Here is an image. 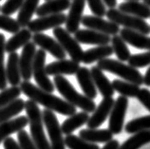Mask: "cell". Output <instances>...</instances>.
Returning a JSON list of instances; mask_svg holds the SVG:
<instances>
[{
	"label": "cell",
	"instance_id": "obj_1",
	"mask_svg": "<svg viewBox=\"0 0 150 149\" xmlns=\"http://www.w3.org/2000/svg\"><path fill=\"white\" fill-rule=\"evenodd\" d=\"M20 88L22 92L30 100L43 105L46 108L59 113V114L71 116L76 113V107L61 98L52 95L50 92L36 87L29 81L24 80V82H21Z\"/></svg>",
	"mask_w": 150,
	"mask_h": 149
},
{
	"label": "cell",
	"instance_id": "obj_2",
	"mask_svg": "<svg viewBox=\"0 0 150 149\" xmlns=\"http://www.w3.org/2000/svg\"><path fill=\"white\" fill-rule=\"evenodd\" d=\"M25 110L29 119L30 130L35 145L38 149H51L50 144L46 138L44 132V121H43L42 112L40 111L37 103L33 100L25 102Z\"/></svg>",
	"mask_w": 150,
	"mask_h": 149
},
{
	"label": "cell",
	"instance_id": "obj_3",
	"mask_svg": "<svg viewBox=\"0 0 150 149\" xmlns=\"http://www.w3.org/2000/svg\"><path fill=\"white\" fill-rule=\"evenodd\" d=\"M53 82L58 92L69 104H71L76 107L81 108L83 111H86L88 113L93 112L96 109V104L94 103L93 100L76 91V89L69 83V81L63 75L54 76Z\"/></svg>",
	"mask_w": 150,
	"mask_h": 149
},
{
	"label": "cell",
	"instance_id": "obj_4",
	"mask_svg": "<svg viewBox=\"0 0 150 149\" xmlns=\"http://www.w3.org/2000/svg\"><path fill=\"white\" fill-rule=\"evenodd\" d=\"M97 66L102 70L108 71L112 74L121 77L125 81L131 82L133 84L141 85L144 84V76L137 68L129 65L124 64L122 61H117L114 59L104 58L97 61Z\"/></svg>",
	"mask_w": 150,
	"mask_h": 149
},
{
	"label": "cell",
	"instance_id": "obj_5",
	"mask_svg": "<svg viewBox=\"0 0 150 149\" xmlns=\"http://www.w3.org/2000/svg\"><path fill=\"white\" fill-rule=\"evenodd\" d=\"M105 16L108 20L115 22L116 24L123 26L126 29L140 31L147 35L150 33V26L144 21V19L123 13L119 9L117 10L115 8H109V10L106 11Z\"/></svg>",
	"mask_w": 150,
	"mask_h": 149
},
{
	"label": "cell",
	"instance_id": "obj_6",
	"mask_svg": "<svg viewBox=\"0 0 150 149\" xmlns=\"http://www.w3.org/2000/svg\"><path fill=\"white\" fill-rule=\"evenodd\" d=\"M46 57L47 53L44 49L36 50L33 64V75L39 88L52 93L55 89V85L50 81L46 71Z\"/></svg>",
	"mask_w": 150,
	"mask_h": 149
},
{
	"label": "cell",
	"instance_id": "obj_7",
	"mask_svg": "<svg viewBox=\"0 0 150 149\" xmlns=\"http://www.w3.org/2000/svg\"><path fill=\"white\" fill-rule=\"evenodd\" d=\"M43 121L48 130L51 149H66L65 139L63 138V131L59 124L57 117L52 110L46 108L42 111Z\"/></svg>",
	"mask_w": 150,
	"mask_h": 149
},
{
	"label": "cell",
	"instance_id": "obj_8",
	"mask_svg": "<svg viewBox=\"0 0 150 149\" xmlns=\"http://www.w3.org/2000/svg\"><path fill=\"white\" fill-rule=\"evenodd\" d=\"M52 32L56 40L60 43L63 49L66 50V52L70 56V58L78 63L82 62L84 50L82 49L76 39L73 38L66 29H63L61 27L54 28Z\"/></svg>",
	"mask_w": 150,
	"mask_h": 149
},
{
	"label": "cell",
	"instance_id": "obj_9",
	"mask_svg": "<svg viewBox=\"0 0 150 149\" xmlns=\"http://www.w3.org/2000/svg\"><path fill=\"white\" fill-rule=\"evenodd\" d=\"M128 107V100L127 97L120 96L117 98V100L114 103L112 110L110 112L108 129L113 133V135L120 134L123 131L124 128V121L125 113Z\"/></svg>",
	"mask_w": 150,
	"mask_h": 149
},
{
	"label": "cell",
	"instance_id": "obj_10",
	"mask_svg": "<svg viewBox=\"0 0 150 149\" xmlns=\"http://www.w3.org/2000/svg\"><path fill=\"white\" fill-rule=\"evenodd\" d=\"M67 15L65 13H59L50 15H45V16H39V18L30 20L28 24V29L31 32L37 33L42 32L44 30H48L50 29L60 27L62 24L66 23Z\"/></svg>",
	"mask_w": 150,
	"mask_h": 149
},
{
	"label": "cell",
	"instance_id": "obj_11",
	"mask_svg": "<svg viewBox=\"0 0 150 149\" xmlns=\"http://www.w3.org/2000/svg\"><path fill=\"white\" fill-rule=\"evenodd\" d=\"M82 25L86 28L105 33L110 36L120 32V27L113 21H108L97 15H85L82 18Z\"/></svg>",
	"mask_w": 150,
	"mask_h": 149
},
{
	"label": "cell",
	"instance_id": "obj_12",
	"mask_svg": "<svg viewBox=\"0 0 150 149\" xmlns=\"http://www.w3.org/2000/svg\"><path fill=\"white\" fill-rule=\"evenodd\" d=\"M33 42L39 46L45 52H48L58 60L66 59L67 52L58 41L42 32H37L33 35Z\"/></svg>",
	"mask_w": 150,
	"mask_h": 149
},
{
	"label": "cell",
	"instance_id": "obj_13",
	"mask_svg": "<svg viewBox=\"0 0 150 149\" xmlns=\"http://www.w3.org/2000/svg\"><path fill=\"white\" fill-rule=\"evenodd\" d=\"M36 45L33 42H29L23 47L21 56L19 58L21 77L25 81H30L33 77V64L36 53Z\"/></svg>",
	"mask_w": 150,
	"mask_h": 149
},
{
	"label": "cell",
	"instance_id": "obj_14",
	"mask_svg": "<svg viewBox=\"0 0 150 149\" xmlns=\"http://www.w3.org/2000/svg\"><path fill=\"white\" fill-rule=\"evenodd\" d=\"M74 38L81 44L96 46L108 45L110 44V41H111L110 35L90 29L78 30L74 33Z\"/></svg>",
	"mask_w": 150,
	"mask_h": 149
},
{
	"label": "cell",
	"instance_id": "obj_15",
	"mask_svg": "<svg viewBox=\"0 0 150 149\" xmlns=\"http://www.w3.org/2000/svg\"><path fill=\"white\" fill-rule=\"evenodd\" d=\"M115 101L112 97H105L102 100L100 105L93 111V114L86 123L88 128H97L106 120V118L110 115Z\"/></svg>",
	"mask_w": 150,
	"mask_h": 149
},
{
	"label": "cell",
	"instance_id": "obj_16",
	"mask_svg": "<svg viewBox=\"0 0 150 149\" xmlns=\"http://www.w3.org/2000/svg\"><path fill=\"white\" fill-rule=\"evenodd\" d=\"M86 0H72L66 20V30L69 33H75L81 24Z\"/></svg>",
	"mask_w": 150,
	"mask_h": 149
},
{
	"label": "cell",
	"instance_id": "obj_17",
	"mask_svg": "<svg viewBox=\"0 0 150 149\" xmlns=\"http://www.w3.org/2000/svg\"><path fill=\"white\" fill-rule=\"evenodd\" d=\"M80 68V64L74 60L62 59L46 66L48 75H74Z\"/></svg>",
	"mask_w": 150,
	"mask_h": 149
},
{
	"label": "cell",
	"instance_id": "obj_18",
	"mask_svg": "<svg viewBox=\"0 0 150 149\" xmlns=\"http://www.w3.org/2000/svg\"><path fill=\"white\" fill-rule=\"evenodd\" d=\"M120 35L126 44L131 45L136 49L150 50V37L147 36V34L125 28L120 30Z\"/></svg>",
	"mask_w": 150,
	"mask_h": 149
},
{
	"label": "cell",
	"instance_id": "obj_19",
	"mask_svg": "<svg viewBox=\"0 0 150 149\" xmlns=\"http://www.w3.org/2000/svg\"><path fill=\"white\" fill-rule=\"evenodd\" d=\"M76 79L85 95L92 100L95 99L97 97V88L94 84L90 70L86 66H80L76 72Z\"/></svg>",
	"mask_w": 150,
	"mask_h": 149
},
{
	"label": "cell",
	"instance_id": "obj_20",
	"mask_svg": "<svg viewBox=\"0 0 150 149\" xmlns=\"http://www.w3.org/2000/svg\"><path fill=\"white\" fill-rule=\"evenodd\" d=\"M19 55L17 52L9 53L7 66H6V75L8 83H10L11 87H17L21 84V71L20 65H19Z\"/></svg>",
	"mask_w": 150,
	"mask_h": 149
},
{
	"label": "cell",
	"instance_id": "obj_21",
	"mask_svg": "<svg viewBox=\"0 0 150 149\" xmlns=\"http://www.w3.org/2000/svg\"><path fill=\"white\" fill-rule=\"evenodd\" d=\"M28 124H29V119L25 116L17 117L15 119L0 124V143L10 135L13 133H18L22 129H24Z\"/></svg>",
	"mask_w": 150,
	"mask_h": 149
},
{
	"label": "cell",
	"instance_id": "obj_22",
	"mask_svg": "<svg viewBox=\"0 0 150 149\" xmlns=\"http://www.w3.org/2000/svg\"><path fill=\"white\" fill-rule=\"evenodd\" d=\"M90 72H91L94 84H95L97 89L101 93V95L104 98L112 97L114 95L115 90H114L112 87V84L108 79V77L103 72V70L100 68H98L97 66H95L91 68Z\"/></svg>",
	"mask_w": 150,
	"mask_h": 149
},
{
	"label": "cell",
	"instance_id": "obj_23",
	"mask_svg": "<svg viewBox=\"0 0 150 149\" xmlns=\"http://www.w3.org/2000/svg\"><path fill=\"white\" fill-rule=\"evenodd\" d=\"M119 10L123 13L132 14L143 19L150 18V7L144 2L141 3L137 0H129L120 4Z\"/></svg>",
	"mask_w": 150,
	"mask_h": 149
},
{
	"label": "cell",
	"instance_id": "obj_24",
	"mask_svg": "<svg viewBox=\"0 0 150 149\" xmlns=\"http://www.w3.org/2000/svg\"><path fill=\"white\" fill-rule=\"evenodd\" d=\"M79 137L90 143H106L113 140V133L109 129L88 128L83 129L79 132Z\"/></svg>",
	"mask_w": 150,
	"mask_h": 149
},
{
	"label": "cell",
	"instance_id": "obj_25",
	"mask_svg": "<svg viewBox=\"0 0 150 149\" xmlns=\"http://www.w3.org/2000/svg\"><path fill=\"white\" fill-rule=\"evenodd\" d=\"M70 4V0H48L41 6H38L35 14L38 16H45L63 13L64 11L69 9Z\"/></svg>",
	"mask_w": 150,
	"mask_h": 149
},
{
	"label": "cell",
	"instance_id": "obj_26",
	"mask_svg": "<svg viewBox=\"0 0 150 149\" xmlns=\"http://www.w3.org/2000/svg\"><path fill=\"white\" fill-rule=\"evenodd\" d=\"M31 38H33V35H31V31L29 29L23 28L19 30L17 32L13 34V36H11L8 40V42H6V52H15L18 49H20L21 47H24L27 43H29Z\"/></svg>",
	"mask_w": 150,
	"mask_h": 149
},
{
	"label": "cell",
	"instance_id": "obj_27",
	"mask_svg": "<svg viewBox=\"0 0 150 149\" xmlns=\"http://www.w3.org/2000/svg\"><path fill=\"white\" fill-rule=\"evenodd\" d=\"M114 53L112 46L108 45H103L97 46L96 48L86 49L83 54L82 62L86 65L92 64V63L99 61L104 58H108Z\"/></svg>",
	"mask_w": 150,
	"mask_h": 149
},
{
	"label": "cell",
	"instance_id": "obj_28",
	"mask_svg": "<svg viewBox=\"0 0 150 149\" xmlns=\"http://www.w3.org/2000/svg\"><path fill=\"white\" fill-rule=\"evenodd\" d=\"M40 0H25L19 9L17 15V22L21 28H25L33 18V15L36 13L38 4Z\"/></svg>",
	"mask_w": 150,
	"mask_h": 149
},
{
	"label": "cell",
	"instance_id": "obj_29",
	"mask_svg": "<svg viewBox=\"0 0 150 149\" xmlns=\"http://www.w3.org/2000/svg\"><path fill=\"white\" fill-rule=\"evenodd\" d=\"M88 119H89L88 113L86 111L75 113V114L69 116V118L67 119L61 125L63 134L66 135L71 134L74 130H76L77 128L81 127L82 125L88 123Z\"/></svg>",
	"mask_w": 150,
	"mask_h": 149
},
{
	"label": "cell",
	"instance_id": "obj_30",
	"mask_svg": "<svg viewBox=\"0 0 150 149\" xmlns=\"http://www.w3.org/2000/svg\"><path fill=\"white\" fill-rule=\"evenodd\" d=\"M25 109V101L20 98L13 101L9 105L0 108V124L11 120Z\"/></svg>",
	"mask_w": 150,
	"mask_h": 149
},
{
	"label": "cell",
	"instance_id": "obj_31",
	"mask_svg": "<svg viewBox=\"0 0 150 149\" xmlns=\"http://www.w3.org/2000/svg\"><path fill=\"white\" fill-rule=\"evenodd\" d=\"M150 143V130L139 131L130 137L128 140L119 146L118 149H139L143 145Z\"/></svg>",
	"mask_w": 150,
	"mask_h": 149
},
{
	"label": "cell",
	"instance_id": "obj_32",
	"mask_svg": "<svg viewBox=\"0 0 150 149\" xmlns=\"http://www.w3.org/2000/svg\"><path fill=\"white\" fill-rule=\"evenodd\" d=\"M112 87L115 91H117L122 96L135 98L140 91V85L133 84L128 81H122L115 79L112 82Z\"/></svg>",
	"mask_w": 150,
	"mask_h": 149
},
{
	"label": "cell",
	"instance_id": "obj_33",
	"mask_svg": "<svg viewBox=\"0 0 150 149\" xmlns=\"http://www.w3.org/2000/svg\"><path fill=\"white\" fill-rule=\"evenodd\" d=\"M110 44L112 46L113 52L116 54L117 58L122 62L127 61L129 59V57L131 56L130 50L128 49L126 42L122 38L121 35L115 34L113 35L110 41Z\"/></svg>",
	"mask_w": 150,
	"mask_h": 149
},
{
	"label": "cell",
	"instance_id": "obj_34",
	"mask_svg": "<svg viewBox=\"0 0 150 149\" xmlns=\"http://www.w3.org/2000/svg\"><path fill=\"white\" fill-rule=\"evenodd\" d=\"M66 146L69 149H100V147L94 143L83 140L80 137L69 134L65 138Z\"/></svg>",
	"mask_w": 150,
	"mask_h": 149
},
{
	"label": "cell",
	"instance_id": "obj_35",
	"mask_svg": "<svg viewBox=\"0 0 150 149\" xmlns=\"http://www.w3.org/2000/svg\"><path fill=\"white\" fill-rule=\"evenodd\" d=\"M125 131L129 134H135L139 131L150 130V115L131 120L125 125Z\"/></svg>",
	"mask_w": 150,
	"mask_h": 149
},
{
	"label": "cell",
	"instance_id": "obj_36",
	"mask_svg": "<svg viewBox=\"0 0 150 149\" xmlns=\"http://www.w3.org/2000/svg\"><path fill=\"white\" fill-rule=\"evenodd\" d=\"M5 44L6 39L5 35L0 33V90H3L7 88L8 80L6 75V66L4 65V58H5Z\"/></svg>",
	"mask_w": 150,
	"mask_h": 149
},
{
	"label": "cell",
	"instance_id": "obj_37",
	"mask_svg": "<svg viewBox=\"0 0 150 149\" xmlns=\"http://www.w3.org/2000/svg\"><path fill=\"white\" fill-rule=\"evenodd\" d=\"M21 93L22 90L18 85L1 90V92H0V108L9 105L13 101L16 100L21 95Z\"/></svg>",
	"mask_w": 150,
	"mask_h": 149
},
{
	"label": "cell",
	"instance_id": "obj_38",
	"mask_svg": "<svg viewBox=\"0 0 150 149\" xmlns=\"http://www.w3.org/2000/svg\"><path fill=\"white\" fill-rule=\"evenodd\" d=\"M20 25L17 20L10 17L9 15L0 14V29L10 33H15L20 30Z\"/></svg>",
	"mask_w": 150,
	"mask_h": 149
},
{
	"label": "cell",
	"instance_id": "obj_39",
	"mask_svg": "<svg viewBox=\"0 0 150 149\" xmlns=\"http://www.w3.org/2000/svg\"><path fill=\"white\" fill-rule=\"evenodd\" d=\"M128 65L135 68H144L146 66H150V50L144 53L133 54L127 60Z\"/></svg>",
	"mask_w": 150,
	"mask_h": 149
},
{
	"label": "cell",
	"instance_id": "obj_40",
	"mask_svg": "<svg viewBox=\"0 0 150 149\" xmlns=\"http://www.w3.org/2000/svg\"><path fill=\"white\" fill-rule=\"evenodd\" d=\"M25 0H7L4 3V5L1 7V13L5 15H11L16 13L17 11L21 8L22 4L24 3Z\"/></svg>",
	"mask_w": 150,
	"mask_h": 149
},
{
	"label": "cell",
	"instance_id": "obj_41",
	"mask_svg": "<svg viewBox=\"0 0 150 149\" xmlns=\"http://www.w3.org/2000/svg\"><path fill=\"white\" fill-rule=\"evenodd\" d=\"M91 13L97 16H105L106 13L105 4L103 0H86Z\"/></svg>",
	"mask_w": 150,
	"mask_h": 149
},
{
	"label": "cell",
	"instance_id": "obj_42",
	"mask_svg": "<svg viewBox=\"0 0 150 149\" xmlns=\"http://www.w3.org/2000/svg\"><path fill=\"white\" fill-rule=\"evenodd\" d=\"M17 139L22 149H38V147L33 143V139L30 138L24 129H22L17 133Z\"/></svg>",
	"mask_w": 150,
	"mask_h": 149
},
{
	"label": "cell",
	"instance_id": "obj_43",
	"mask_svg": "<svg viewBox=\"0 0 150 149\" xmlns=\"http://www.w3.org/2000/svg\"><path fill=\"white\" fill-rule=\"evenodd\" d=\"M136 98L148 111H150V90L147 88L140 89Z\"/></svg>",
	"mask_w": 150,
	"mask_h": 149
},
{
	"label": "cell",
	"instance_id": "obj_44",
	"mask_svg": "<svg viewBox=\"0 0 150 149\" xmlns=\"http://www.w3.org/2000/svg\"><path fill=\"white\" fill-rule=\"evenodd\" d=\"M3 144L5 149H22L20 144H17L13 138H9V137L3 141Z\"/></svg>",
	"mask_w": 150,
	"mask_h": 149
},
{
	"label": "cell",
	"instance_id": "obj_45",
	"mask_svg": "<svg viewBox=\"0 0 150 149\" xmlns=\"http://www.w3.org/2000/svg\"><path fill=\"white\" fill-rule=\"evenodd\" d=\"M119 146H120V144H119V142H118V141L111 140V141H109L108 143H106L105 145L102 149H118Z\"/></svg>",
	"mask_w": 150,
	"mask_h": 149
},
{
	"label": "cell",
	"instance_id": "obj_46",
	"mask_svg": "<svg viewBox=\"0 0 150 149\" xmlns=\"http://www.w3.org/2000/svg\"><path fill=\"white\" fill-rule=\"evenodd\" d=\"M144 84L146 85V87H150V66L146 70L145 75L144 76Z\"/></svg>",
	"mask_w": 150,
	"mask_h": 149
},
{
	"label": "cell",
	"instance_id": "obj_47",
	"mask_svg": "<svg viewBox=\"0 0 150 149\" xmlns=\"http://www.w3.org/2000/svg\"><path fill=\"white\" fill-rule=\"evenodd\" d=\"M105 2V6L108 8H115L117 5V0H103Z\"/></svg>",
	"mask_w": 150,
	"mask_h": 149
},
{
	"label": "cell",
	"instance_id": "obj_48",
	"mask_svg": "<svg viewBox=\"0 0 150 149\" xmlns=\"http://www.w3.org/2000/svg\"><path fill=\"white\" fill-rule=\"evenodd\" d=\"M143 2H144V4H146L147 6L150 7V0H143Z\"/></svg>",
	"mask_w": 150,
	"mask_h": 149
},
{
	"label": "cell",
	"instance_id": "obj_49",
	"mask_svg": "<svg viewBox=\"0 0 150 149\" xmlns=\"http://www.w3.org/2000/svg\"><path fill=\"white\" fill-rule=\"evenodd\" d=\"M126 1H129V0H126ZM137 1H139V0H137Z\"/></svg>",
	"mask_w": 150,
	"mask_h": 149
},
{
	"label": "cell",
	"instance_id": "obj_50",
	"mask_svg": "<svg viewBox=\"0 0 150 149\" xmlns=\"http://www.w3.org/2000/svg\"><path fill=\"white\" fill-rule=\"evenodd\" d=\"M0 10H1V7H0Z\"/></svg>",
	"mask_w": 150,
	"mask_h": 149
},
{
	"label": "cell",
	"instance_id": "obj_51",
	"mask_svg": "<svg viewBox=\"0 0 150 149\" xmlns=\"http://www.w3.org/2000/svg\"><path fill=\"white\" fill-rule=\"evenodd\" d=\"M46 1H48V0H46Z\"/></svg>",
	"mask_w": 150,
	"mask_h": 149
}]
</instances>
